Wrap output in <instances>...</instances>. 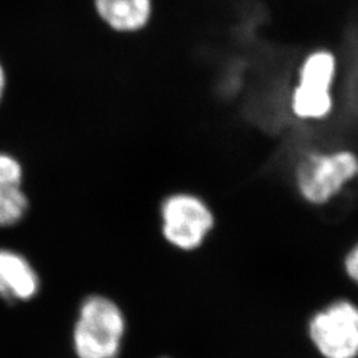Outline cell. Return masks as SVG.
Returning <instances> with one entry per match:
<instances>
[{
	"label": "cell",
	"instance_id": "obj_4",
	"mask_svg": "<svg viewBox=\"0 0 358 358\" xmlns=\"http://www.w3.org/2000/svg\"><path fill=\"white\" fill-rule=\"evenodd\" d=\"M159 217L165 241L183 252L202 247L217 222L213 208L192 192L167 195L161 203Z\"/></svg>",
	"mask_w": 358,
	"mask_h": 358
},
{
	"label": "cell",
	"instance_id": "obj_8",
	"mask_svg": "<svg viewBox=\"0 0 358 358\" xmlns=\"http://www.w3.org/2000/svg\"><path fill=\"white\" fill-rule=\"evenodd\" d=\"M29 208V201L22 187L0 189V227L20 223Z\"/></svg>",
	"mask_w": 358,
	"mask_h": 358
},
{
	"label": "cell",
	"instance_id": "obj_12",
	"mask_svg": "<svg viewBox=\"0 0 358 358\" xmlns=\"http://www.w3.org/2000/svg\"><path fill=\"white\" fill-rule=\"evenodd\" d=\"M356 180H358V174H357V178H356Z\"/></svg>",
	"mask_w": 358,
	"mask_h": 358
},
{
	"label": "cell",
	"instance_id": "obj_2",
	"mask_svg": "<svg viewBox=\"0 0 358 358\" xmlns=\"http://www.w3.org/2000/svg\"><path fill=\"white\" fill-rule=\"evenodd\" d=\"M357 174L358 155L350 149L309 150L294 165V187L308 205L320 207L336 199Z\"/></svg>",
	"mask_w": 358,
	"mask_h": 358
},
{
	"label": "cell",
	"instance_id": "obj_3",
	"mask_svg": "<svg viewBox=\"0 0 358 358\" xmlns=\"http://www.w3.org/2000/svg\"><path fill=\"white\" fill-rule=\"evenodd\" d=\"M127 332V319L115 300L90 294L81 301L72 333L77 358H118Z\"/></svg>",
	"mask_w": 358,
	"mask_h": 358
},
{
	"label": "cell",
	"instance_id": "obj_7",
	"mask_svg": "<svg viewBox=\"0 0 358 358\" xmlns=\"http://www.w3.org/2000/svg\"><path fill=\"white\" fill-rule=\"evenodd\" d=\"M96 13L109 28L131 34L142 31L153 17V0H94Z\"/></svg>",
	"mask_w": 358,
	"mask_h": 358
},
{
	"label": "cell",
	"instance_id": "obj_11",
	"mask_svg": "<svg viewBox=\"0 0 358 358\" xmlns=\"http://www.w3.org/2000/svg\"><path fill=\"white\" fill-rule=\"evenodd\" d=\"M6 85H7V76H6L4 66L0 63V101L3 100V96L6 93Z\"/></svg>",
	"mask_w": 358,
	"mask_h": 358
},
{
	"label": "cell",
	"instance_id": "obj_9",
	"mask_svg": "<svg viewBox=\"0 0 358 358\" xmlns=\"http://www.w3.org/2000/svg\"><path fill=\"white\" fill-rule=\"evenodd\" d=\"M23 166L16 157L0 152V189L22 187Z\"/></svg>",
	"mask_w": 358,
	"mask_h": 358
},
{
	"label": "cell",
	"instance_id": "obj_10",
	"mask_svg": "<svg viewBox=\"0 0 358 358\" xmlns=\"http://www.w3.org/2000/svg\"><path fill=\"white\" fill-rule=\"evenodd\" d=\"M343 266L348 279L358 285V242L348 250Z\"/></svg>",
	"mask_w": 358,
	"mask_h": 358
},
{
	"label": "cell",
	"instance_id": "obj_5",
	"mask_svg": "<svg viewBox=\"0 0 358 358\" xmlns=\"http://www.w3.org/2000/svg\"><path fill=\"white\" fill-rule=\"evenodd\" d=\"M307 333L322 358H358V304L333 300L309 317Z\"/></svg>",
	"mask_w": 358,
	"mask_h": 358
},
{
	"label": "cell",
	"instance_id": "obj_1",
	"mask_svg": "<svg viewBox=\"0 0 358 358\" xmlns=\"http://www.w3.org/2000/svg\"><path fill=\"white\" fill-rule=\"evenodd\" d=\"M340 63L336 52L317 47L307 52L296 69L294 87L288 96V108L301 122H322L336 109V93Z\"/></svg>",
	"mask_w": 358,
	"mask_h": 358
},
{
	"label": "cell",
	"instance_id": "obj_6",
	"mask_svg": "<svg viewBox=\"0 0 358 358\" xmlns=\"http://www.w3.org/2000/svg\"><path fill=\"white\" fill-rule=\"evenodd\" d=\"M40 276L26 256L0 248V299L6 303H27L40 291Z\"/></svg>",
	"mask_w": 358,
	"mask_h": 358
}]
</instances>
